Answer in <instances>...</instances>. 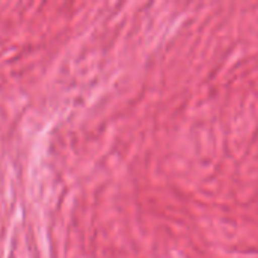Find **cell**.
Masks as SVG:
<instances>
[]
</instances>
